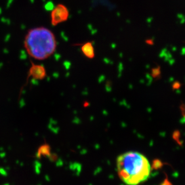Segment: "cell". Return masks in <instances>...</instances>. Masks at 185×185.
<instances>
[{"mask_svg": "<svg viewBox=\"0 0 185 185\" xmlns=\"http://www.w3.org/2000/svg\"><path fill=\"white\" fill-rule=\"evenodd\" d=\"M116 167L119 178L126 185H139L151 176V166L148 159L136 152L119 155L117 158Z\"/></svg>", "mask_w": 185, "mask_h": 185, "instance_id": "6da1fadb", "label": "cell"}, {"mask_svg": "<svg viewBox=\"0 0 185 185\" xmlns=\"http://www.w3.org/2000/svg\"><path fill=\"white\" fill-rule=\"evenodd\" d=\"M28 54L37 60H44L53 55L56 49L54 34L48 28L37 27L28 32L24 40Z\"/></svg>", "mask_w": 185, "mask_h": 185, "instance_id": "7a4b0ae2", "label": "cell"}, {"mask_svg": "<svg viewBox=\"0 0 185 185\" xmlns=\"http://www.w3.org/2000/svg\"><path fill=\"white\" fill-rule=\"evenodd\" d=\"M69 18V10L64 5L59 4L52 8L51 12V23L53 26H56L67 21Z\"/></svg>", "mask_w": 185, "mask_h": 185, "instance_id": "3957f363", "label": "cell"}, {"mask_svg": "<svg viewBox=\"0 0 185 185\" xmlns=\"http://www.w3.org/2000/svg\"><path fill=\"white\" fill-rule=\"evenodd\" d=\"M30 76H31L34 80H43L46 76V69L41 65H37L33 63L29 70L28 78Z\"/></svg>", "mask_w": 185, "mask_h": 185, "instance_id": "277c9868", "label": "cell"}, {"mask_svg": "<svg viewBox=\"0 0 185 185\" xmlns=\"http://www.w3.org/2000/svg\"><path fill=\"white\" fill-rule=\"evenodd\" d=\"M83 54L88 59H93L95 58V50L91 42H87L82 46Z\"/></svg>", "mask_w": 185, "mask_h": 185, "instance_id": "5b68a950", "label": "cell"}, {"mask_svg": "<svg viewBox=\"0 0 185 185\" xmlns=\"http://www.w3.org/2000/svg\"><path fill=\"white\" fill-rule=\"evenodd\" d=\"M50 155V147L48 144H43L37 150V152L36 153V158H41V156L43 157H49Z\"/></svg>", "mask_w": 185, "mask_h": 185, "instance_id": "8992f818", "label": "cell"}, {"mask_svg": "<svg viewBox=\"0 0 185 185\" xmlns=\"http://www.w3.org/2000/svg\"><path fill=\"white\" fill-rule=\"evenodd\" d=\"M152 75L153 77H157L159 76L161 74L160 67H156V68L152 69Z\"/></svg>", "mask_w": 185, "mask_h": 185, "instance_id": "52a82bcc", "label": "cell"}, {"mask_svg": "<svg viewBox=\"0 0 185 185\" xmlns=\"http://www.w3.org/2000/svg\"><path fill=\"white\" fill-rule=\"evenodd\" d=\"M0 174L3 176H7V172H6L3 168H0Z\"/></svg>", "mask_w": 185, "mask_h": 185, "instance_id": "ba28073f", "label": "cell"}, {"mask_svg": "<svg viewBox=\"0 0 185 185\" xmlns=\"http://www.w3.org/2000/svg\"><path fill=\"white\" fill-rule=\"evenodd\" d=\"M146 43L147 44H153V41L152 40H147L146 41Z\"/></svg>", "mask_w": 185, "mask_h": 185, "instance_id": "9c48e42d", "label": "cell"}]
</instances>
